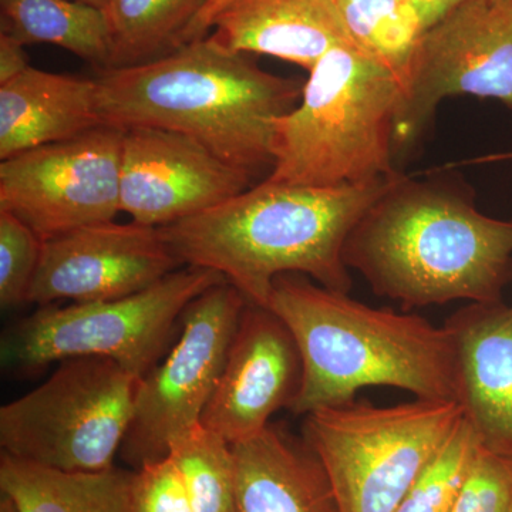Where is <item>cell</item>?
<instances>
[{"instance_id": "cell-1", "label": "cell", "mask_w": 512, "mask_h": 512, "mask_svg": "<svg viewBox=\"0 0 512 512\" xmlns=\"http://www.w3.org/2000/svg\"><path fill=\"white\" fill-rule=\"evenodd\" d=\"M400 174L338 187L265 180L160 228L181 264L218 272L256 305L268 308L275 279L285 274L306 275L332 291L349 293L353 281L346 241Z\"/></svg>"}, {"instance_id": "cell-2", "label": "cell", "mask_w": 512, "mask_h": 512, "mask_svg": "<svg viewBox=\"0 0 512 512\" xmlns=\"http://www.w3.org/2000/svg\"><path fill=\"white\" fill-rule=\"evenodd\" d=\"M345 262L404 309L500 302L512 282V222L478 211L457 185L400 174L350 232Z\"/></svg>"}, {"instance_id": "cell-3", "label": "cell", "mask_w": 512, "mask_h": 512, "mask_svg": "<svg viewBox=\"0 0 512 512\" xmlns=\"http://www.w3.org/2000/svg\"><path fill=\"white\" fill-rule=\"evenodd\" d=\"M96 83L103 126L175 131L252 175L272 167L275 120L295 109L303 89L210 37L151 62L101 70Z\"/></svg>"}, {"instance_id": "cell-4", "label": "cell", "mask_w": 512, "mask_h": 512, "mask_svg": "<svg viewBox=\"0 0 512 512\" xmlns=\"http://www.w3.org/2000/svg\"><path fill=\"white\" fill-rule=\"evenodd\" d=\"M268 308L301 350L303 384L293 414L353 402L359 390L373 386L457 402L456 346L446 325L373 308L302 274L278 276Z\"/></svg>"}, {"instance_id": "cell-5", "label": "cell", "mask_w": 512, "mask_h": 512, "mask_svg": "<svg viewBox=\"0 0 512 512\" xmlns=\"http://www.w3.org/2000/svg\"><path fill=\"white\" fill-rule=\"evenodd\" d=\"M403 90L402 79L359 46L330 50L295 109L275 120L266 180L338 187L399 173L393 136Z\"/></svg>"}, {"instance_id": "cell-6", "label": "cell", "mask_w": 512, "mask_h": 512, "mask_svg": "<svg viewBox=\"0 0 512 512\" xmlns=\"http://www.w3.org/2000/svg\"><path fill=\"white\" fill-rule=\"evenodd\" d=\"M463 417L453 400L384 407L353 400L305 414L302 436L342 512H396Z\"/></svg>"}, {"instance_id": "cell-7", "label": "cell", "mask_w": 512, "mask_h": 512, "mask_svg": "<svg viewBox=\"0 0 512 512\" xmlns=\"http://www.w3.org/2000/svg\"><path fill=\"white\" fill-rule=\"evenodd\" d=\"M225 281L210 269L183 266L126 298L40 306L5 330L0 363L12 375L30 376L63 360L103 357L141 379L157 365L187 306Z\"/></svg>"}, {"instance_id": "cell-8", "label": "cell", "mask_w": 512, "mask_h": 512, "mask_svg": "<svg viewBox=\"0 0 512 512\" xmlns=\"http://www.w3.org/2000/svg\"><path fill=\"white\" fill-rule=\"evenodd\" d=\"M138 382L110 359L63 360L49 379L0 409L2 453L70 473L113 467Z\"/></svg>"}, {"instance_id": "cell-9", "label": "cell", "mask_w": 512, "mask_h": 512, "mask_svg": "<svg viewBox=\"0 0 512 512\" xmlns=\"http://www.w3.org/2000/svg\"><path fill=\"white\" fill-rule=\"evenodd\" d=\"M245 303L244 295L225 281L187 306L177 342L164 362L138 382L119 453L131 470L168 457L173 441L201 423Z\"/></svg>"}, {"instance_id": "cell-10", "label": "cell", "mask_w": 512, "mask_h": 512, "mask_svg": "<svg viewBox=\"0 0 512 512\" xmlns=\"http://www.w3.org/2000/svg\"><path fill=\"white\" fill-rule=\"evenodd\" d=\"M476 96L512 110V0H467L420 36L394 124V156L420 140L441 101Z\"/></svg>"}, {"instance_id": "cell-11", "label": "cell", "mask_w": 512, "mask_h": 512, "mask_svg": "<svg viewBox=\"0 0 512 512\" xmlns=\"http://www.w3.org/2000/svg\"><path fill=\"white\" fill-rule=\"evenodd\" d=\"M124 130L89 133L20 153L0 163V211L42 239L114 221L120 208Z\"/></svg>"}, {"instance_id": "cell-12", "label": "cell", "mask_w": 512, "mask_h": 512, "mask_svg": "<svg viewBox=\"0 0 512 512\" xmlns=\"http://www.w3.org/2000/svg\"><path fill=\"white\" fill-rule=\"evenodd\" d=\"M183 266L161 228L134 221L90 225L43 241L28 303L126 298Z\"/></svg>"}, {"instance_id": "cell-13", "label": "cell", "mask_w": 512, "mask_h": 512, "mask_svg": "<svg viewBox=\"0 0 512 512\" xmlns=\"http://www.w3.org/2000/svg\"><path fill=\"white\" fill-rule=\"evenodd\" d=\"M252 177L184 134L124 130L120 208L138 224L160 228L210 210L251 188Z\"/></svg>"}, {"instance_id": "cell-14", "label": "cell", "mask_w": 512, "mask_h": 512, "mask_svg": "<svg viewBox=\"0 0 512 512\" xmlns=\"http://www.w3.org/2000/svg\"><path fill=\"white\" fill-rule=\"evenodd\" d=\"M303 360L292 330L272 309L245 303L224 370L201 424L229 444L251 439L301 393Z\"/></svg>"}, {"instance_id": "cell-15", "label": "cell", "mask_w": 512, "mask_h": 512, "mask_svg": "<svg viewBox=\"0 0 512 512\" xmlns=\"http://www.w3.org/2000/svg\"><path fill=\"white\" fill-rule=\"evenodd\" d=\"M457 356V402L480 446L512 460V305L470 303L446 320Z\"/></svg>"}, {"instance_id": "cell-16", "label": "cell", "mask_w": 512, "mask_h": 512, "mask_svg": "<svg viewBox=\"0 0 512 512\" xmlns=\"http://www.w3.org/2000/svg\"><path fill=\"white\" fill-rule=\"evenodd\" d=\"M212 42L241 55H264L311 72L330 50L356 45L335 0H235L212 25Z\"/></svg>"}, {"instance_id": "cell-17", "label": "cell", "mask_w": 512, "mask_h": 512, "mask_svg": "<svg viewBox=\"0 0 512 512\" xmlns=\"http://www.w3.org/2000/svg\"><path fill=\"white\" fill-rule=\"evenodd\" d=\"M232 456L238 512H342L318 454L282 424L232 444Z\"/></svg>"}, {"instance_id": "cell-18", "label": "cell", "mask_w": 512, "mask_h": 512, "mask_svg": "<svg viewBox=\"0 0 512 512\" xmlns=\"http://www.w3.org/2000/svg\"><path fill=\"white\" fill-rule=\"evenodd\" d=\"M103 126L96 79L28 67L0 84V160Z\"/></svg>"}, {"instance_id": "cell-19", "label": "cell", "mask_w": 512, "mask_h": 512, "mask_svg": "<svg viewBox=\"0 0 512 512\" xmlns=\"http://www.w3.org/2000/svg\"><path fill=\"white\" fill-rule=\"evenodd\" d=\"M134 470H55L2 453L0 490L19 512H131Z\"/></svg>"}, {"instance_id": "cell-20", "label": "cell", "mask_w": 512, "mask_h": 512, "mask_svg": "<svg viewBox=\"0 0 512 512\" xmlns=\"http://www.w3.org/2000/svg\"><path fill=\"white\" fill-rule=\"evenodd\" d=\"M2 30L23 46L62 47L101 70L111 42L104 10L77 0H0Z\"/></svg>"}, {"instance_id": "cell-21", "label": "cell", "mask_w": 512, "mask_h": 512, "mask_svg": "<svg viewBox=\"0 0 512 512\" xmlns=\"http://www.w3.org/2000/svg\"><path fill=\"white\" fill-rule=\"evenodd\" d=\"M208 0H110L104 8L109 25L113 67L136 66L184 46V37Z\"/></svg>"}, {"instance_id": "cell-22", "label": "cell", "mask_w": 512, "mask_h": 512, "mask_svg": "<svg viewBox=\"0 0 512 512\" xmlns=\"http://www.w3.org/2000/svg\"><path fill=\"white\" fill-rule=\"evenodd\" d=\"M353 42L404 79L420 36V20L406 0H335Z\"/></svg>"}, {"instance_id": "cell-23", "label": "cell", "mask_w": 512, "mask_h": 512, "mask_svg": "<svg viewBox=\"0 0 512 512\" xmlns=\"http://www.w3.org/2000/svg\"><path fill=\"white\" fill-rule=\"evenodd\" d=\"M194 512H238L232 446L202 424L173 441L170 454Z\"/></svg>"}, {"instance_id": "cell-24", "label": "cell", "mask_w": 512, "mask_h": 512, "mask_svg": "<svg viewBox=\"0 0 512 512\" xmlns=\"http://www.w3.org/2000/svg\"><path fill=\"white\" fill-rule=\"evenodd\" d=\"M481 446L473 427L461 419L450 439L420 474L396 512H453Z\"/></svg>"}, {"instance_id": "cell-25", "label": "cell", "mask_w": 512, "mask_h": 512, "mask_svg": "<svg viewBox=\"0 0 512 512\" xmlns=\"http://www.w3.org/2000/svg\"><path fill=\"white\" fill-rule=\"evenodd\" d=\"M43 241L10 212L0 211V306L28 303Z\"/></svg>"}, {"instance_id": "cell-26", "label": "cell", "mask_w": 512, "mask_h": 512, "mask_svg": "<svg viewBox=\"0 0 512 512\" xmlns=\"http://www.w3.org/2000/svg\"><path fill=\"white\" fill-rule=\"evenodd\" d=\"M512 460L481 447L453 512H511Z\"/></svg>"}, {"instance_id": "cell-27", "label": "cell", "mask_w": 512, "mask_h": 512, "mask_svg": "<svg viewBox=\"0 0 512 512\" xmlns=\"http://www.w3.org/2000/svg\"><path fill=\"white\" fill-rule=\"evenodd\" d=\"M131 512H194L173 458L134 470Z\"/></svg>"}, {"instance_id": "cell-28", "label": "cell", "mask_w": 512, "mask_h": 512, "mask_svg": "<svg viewBox=\"0 0 512 512\" xmlns=\"http://www.w3.org/2000/svg\"><path fill=\"white\" fill-rule=\"evenodd\" d=\"M30 67L25 46L0 32V84L10 82Z\"/></svg>"}, {"instance_id": "cell-29", "label": "cell", "mask_w": 512, "mask_h": 512, "mask_svg": "<svg viewBox=\"0 0 512 512\" xmlns=\"http://www.w3.org/2000/svg\"><path fill=\"white\" fill-rule=\"evenodd\" d=\"M406 2L419 18L423 32H426L467 0H406Z\"/></svg>"}, {"instance_id": "cell-30", "label": "cell", "mask_w": 512, "mask_h": 512, "mask_svg": "<svg viewBox=\"0 0 512 512\" xmlns=\"http://www.w3.org/2000/svg\"><path fill=\"white\" fill-rule=\"evenodd\" d=\"M232 2H235V0H208L207 5L204 6L200 15L195 18L187 33H185L184 45L207 37L205 35L210 32L212 25H214V20Z\"/></svg>"}, {"instance_id": "cell-31", "label": "cell", "mask_w": 512, "mask_h": 512, "mask_svg": "<svg viewBox=\"0 0 512 512\" xmlns=\"http://www.w3.org/2000/svg\"><path fill=\"white\" fill-rule=\"evenodd\" d=\"M0 512H19L18 508H16L15 503H13L12 498H9L8 495L2 494V500H0Z\"/></svg>"}, {"instance_id": "cell-32", "label": "cell", "mask_w": 512, "mask_h": 512, "mask_svg": "<svg viewBox=\"0 0 512 512\" xmlns=\"http://www.w3.org/2000/svg\"><path fill=\"white\" fill-rule=\"evenodd\" d=\"M77 2L86 3V5L94 6V8L104 9L110 0H77Z\"/></svg>"}, {"instance_id": "cell-33", "label": "cell", "mask_w": 512, "mask_h": 512, "mask_svg": "<svg viewBox=\"0 0 512 512\" xmlns=\"http://www.w3.org/2000/svg\"><path fill=\"white\" fill-rule=\"evenodd\" d=\"M491 2H500V0H491Z\"/></svg>"}, {"instance_id": "cell-34", "label": "cell", "mask_w": 512, "mask_h": 512, "mask_svg": "<svg viewBox=\"0 0 512 512\" xmlns=\"http://www.w3.org/2000/svg\"><path fill=\"white\" fill-rule=\"evenodd\" d=\"M512 512V511H511Z\"/></svg>"}]
</instances>
